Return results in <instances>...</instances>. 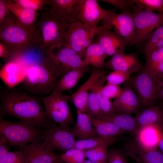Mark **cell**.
<instances>
[{"instance_id":"6da1fadb","label":"cell","mask_w":163,"mask_h":163,"mask_svg":"<svg viewBox=\"0 0 163 163\" xmlns=\"http://www.w3.org/2000/svg\"><path fill=\"white\" fill-rule=\"evenodd\" d=\"M20 88L6 87L0 91V119L4 116L14 117L44 129L54 123L47 117L42 101Z\"/></svg>"},{"instance_id":"7a4b0ae2","label":"cell","mask_w":163,"mask_h":163,"mask_svg":"<svg viewBox=\"0 0 163 163\" xmlns=\"http://www.w3.org/2000/svg\"><path fill=\"white\" fill-rule=\"evenodd\" d=\"M26 69L25 77L19 87L36 95L49 94L70 70L47 55L42 61Z\"/></svg>"},{"instance_id":"3957f363","label":"cell","mask_w":163,"mask_h":163,"mask_svg":"<svg viewBox=\"0 0 163 163\" xmlns=\"http://www.w3.org/2000/svg\"><path fill=\"white\" fill-rule=\"evenodd\" d=\"M73 23L59 16L50 7L42 12L37 21L33 46L43 56L65 43V33Z\"/></svg>"},{"instance_id":"277c9868","label":"cell","mask_w":163,"mask_h":163,"mask_svg":"<svg viewBox=\"0 0 163 163\" xmlns=\"http://www.w3.org/2000/svg\"><path fill=\"white\" fill-rule=\"evenodd\" d=\"M34 34L21 24L11 12L0 25V39L10 53L7 61H15L28 53L33 46Z\"/></svg>"},{"instance_id":"5b68a950","label":"cell","mask_w":163,"mask_h":163,"mask_svg":"<svg viewBox=\"0 0 163 163\" xmlns=\"http://www.w3.org/2000/svg\"><path fill=\"white\" fill-rule=\"evenodd\" d=\"M140 101L142 109L155 105L161 100V80L143 66L128 80Z\"/></svg>"},{"instance_id":"8992f818","label":"cell","mask_w":163,"mask_h":163,"mask_svg":"<svg viewBox=\"0 0 163 163\" xmlns=\"http://www.w3.org/2000/svg\"><path fill=\"white\" fill-rule=\"evenodd\" d=\"M45 131L24 122L0 120V136L9 146L27 145L29 143H42Z\"/></svg>"},{"instance_id":"52a82bcc","label":"cell","mask_w":163,"mask_h":163,"mask_svg":"<svg viewBox=\"0 0 163 163\" xmlns=\"http://www.w3.org/2000/svg\"><path fill=\"white\" fill-rule=\"evenodd\" d=\"M68 95L54 90L42 99L45 113L49 119L53 123L66 129L75 122L68 104Z\"/></svg>"},{"instance_id":"ba28073f","label":"cell","mask_w":163,"mask_h":163,"mask_svg":"<svg viewBox=\"0 0 163 163\" xmlns=\"http://www.w3.org/2000/svg\"><path fill=\"white\" fill-rule=\"evenodd\" d=\"M104 28H106L103 25L91 27L78 21L73 23L65 33V43L82 58L86 49L93 43L95 36Z\"/></svg>"},{"instance_id":"9c48e42d","label":"cell","mask_w":163,"mask_h":163,"mask_svg":"<svg viewBox=\"0 0 163 163\" xmlns=\"http://www.w3.org/2000/svg\"><path fill=\"white\" fill-rule=\"evenodd\" d=\"M102 25L114 31L124 38L128 46L136 45V37L133 12L117 14L110 11L101 20Z\"/></svg>"},{"instance_id":"30bf717a","label":"cell","mask_w":163,"mask_h":163,"mask_svg":"<svg viewBox=\"0 0 163 163\" xmlns=\"http://www.w3.org/2000/svg\"><path fill=\"white\" fill-rule=\"evenodd\" d=\"M132 10L134 15L136 45L140 46L154 29L163 26V13L147 11L136 4Z\"/></svg>"},{"instance_id":"8fae6325","label":"cell","mask_w":163,"mask_h":163,"mask_svg":"<svg viewBox=\"0 0 163 163\" xmlns=\"http://www.w3.org/2000/svg\"><path fill=\"white\" fill-rule=\"evenodd\" d=\"M70 129L55 126L48 129L43 134L42 146L51 152L57 150L66 152L73 148L76 140Z\"/></svg>"},{"instance_id":"7c38bea8","label":"cell","mask_w":163,"mask_h":163,"mask_svg":"<svg viewBox=\"0 0 163 163\" xmlns=\"http://www.w3.org/2000/svg\"><path fill=\"white\" fill-rule=\"evenodd\" d=\"M107 71L102 69L93 67L88 80L75 93L68 95V100L75 106L77 110L88 113L87 101L89 94L94 85Z\"/></svg>"},{"instance_id":"4fadbf2b","label":"cell","mask_w":163,"mask_h":163,"mask_svg":"<svg viewBox=\"0 0 163 163\" xmlns=\"http://www.w3.org/2000/svg\"><path fill=\"white\" fill-rule=\"evenodd\" d=\"M94 43L102 46L107 57L124 53L126 47L128 46L126 40L120 35L105 28L98 32Z\"/></svg>"},{"instance_id":"5bb4252c","label":"cell","mask_w":163,"mask_h":163,"mask_svg":"<svg viewBox=\"0 0 163 163\" xmlns=\"http://www.w3.org/2000/svg\"><path fill=\"white\" fill-rule=\"evenodd\" d=\"M113 104L118 113L137 114L142 109L138 97L128 81L123 83L121 94Z\"/></svg>"},{"instance_id":"9a60e30c","label":"cell","mask_w":163,"mask_h":163,"mask_svg":"<svg viewBox=\"0 0 163 163\" xmlns=\"http://www.w3.org/2000/svg\"><path fill=\"white\" fill-rule=\"evenodd\" d=\"M98 1L80 0L78 10L79 21L91 27H97L98 22L109 11L102 8L98 3Z\"/></svg>"},{"instance_id":"2e32d148","label":"cell","mask_w":163,"mask_h":163,"mask_svg":"<svg viewBox=\"0 0 163 163\" xmlns=\"http://www.w3.org/2000/svg\"><path fill=\"white\" fill-rule=\"evenodd\" d=\"M46 55L53 58L69 70L88 66L82 58L74 50L65 43L54 48Z\"/></svg>"},{"instance_id":"e0dca14e","label":"cell","mask_w":163,"mask_h":163,"mask_svg":"<svg viewBox=\"0 0 163 163\" xmlns=\"http://www.w3.org/2000/svg\"><path fill=\"white\" fill-rule=\"evenodd\" d=\"M161 130L159 126L148 125L139 127L134 135L137 147L144 150L158 149Z\"/></svg>"},{"instance_id":"ac0fdd59","label":"cell","mask_w":163,"mask_h":163,"mask_svg":"<svg viewBox=\"0 0 163 163\" xmlns=\"http://www.w3.org/2000/svg\"><path fill=\"white\" fill-rule=\"evenodd\" d=\"M142 66L137 55L135 52L114 55L104 65L107 69L126 72L130 75L139 71Z\"/></svg>"},{"instance_id":"d6986e66","label":"cell","mask_w":163,"mask_h":163,"mask_svg":"<svg viewBox=\"0 0 163 163\" xmlns=\"http://www.w3.org/2000/svg\"><path fill=\"white\" fill-rule=\"evenodd\" d=\"M20 151L27 163H54L57 156L45 149L42 143L34 142L21 146Z\"/></svg>"},{"instance_id":"ffe728a7","label":"cell","mask_w":163,"mask_h":163,"mask_svg":"<svg viewBox=\"0 0 163 163\" xmlns=\"http://www.w3.org/2000/svg\"><path fill=\"white\" fill-rule=\"evenodd\" d=\"M26 74V69L19 63L13 61L5 63L0 71V77L3 82L9 88H14L21 84Z\"/></svg>"},{"instance_id":"44dd1931","label":"cell","mask_w":163,"mask_h":163,"mask_svg":"<svg viewBox=\"0 0 163 163\" xmlns=\"http://www.w3.org/2000/svg\"><path fill=\"white\" fill-rule=\"evenodd\" d=\"M6 4L10 11L20 23L35 34L37 11L23 7L12 0H7Z\"/></svg>"},{"instance_id":"7402d4cb","label":"cell","mask_w":163,"mask_h":163,"mask_svg":"<svg viewBox=\"0 0 163 163\" xmlns=\"http://www.w3.org/2000/svg\"><path fill=\"white\" fill-rule=\"evenodd\" d=\"M80 0H50L49 5L60 16L72 23L79 21Z\"/></svg>"},{"instance_id":"603a6c76","label":"cell","mask_w":163,"mask_h":163,"mask_svg":"<svg viewBox=\"0 0 163 163\" xmlns=\"http://www.w3.org/2000/svg\"><path fill=\"white\" fill-rule=\"evenodd\" d=\"M77 122L70 131L78 140L87 139L98 136L91 121V117L86 113L77 110Z\"/></svg>"},{"instance_id":"cb8c5ba5","label":"cell","mask_w":163,"mask_h":163,"mask_svg":"<svg viewBox=\"0 0 163 163\" xmlns=\"http://www.w3.org/2000/svg\"><path fill=\"white\" fill-rule=\"evenodd\" d=\"M126 147L125 154L142 163H163V153L158 149L142 150L133 143H130Z\"/></svg>"},{"instance_id":"d4e9b609","label":"cell","mask_w":163,"mask_h":163,"mask_svg":"<svg viewBox=\"0 0 163 163\" xmlns=\"http://www.w3.org/2000/svg\"><path fill=\"white\" fill-rule=\"evenodd\" d=\"M135 118L138 128L148 125L160 126L163 122V112L157 106H150L142 109Z\"/></svg>"},{"instance_id":"484cf974","label":"cell","mask_w":163,"mask_h":163,"mask_svg":"<svg viewBox=\"0 0 163 163\" xmlns=\"http://www.w3.org/2000/svg\"><path fill=\"white\" fill-rule=\"evenodd\" d=\"M107 56L104 49L101 44L94 43L86 49L83 60L86 65L103 69L105 64V60Z\"/></svg>"},{"instance_id":"4316f807","label":"cell","mask_w":163,"mask_h":163,"mask_svg":"<svg viewBox=\"0 0 163 163\" xmlns=\"http://www.w3.org/2000/svg\"><path fill=\"white\" fill-rule=\"evenodd\" d=\"M91 118L92 125L98 136L116 137L126 132L111 121L97 117Z\"/></svg>"},{"instance_id":"83f0119b","label":"cell","mask_w":163,"mask_h":163,"mask_svg":"<svg viewBox=\"0 0 163 163\" xmlns=\"http://www.w3.org/2000/svg\"><path fill=\"white\" fill-rule=\"evenodd\" d=\"M97 117L113 123L122 129L133 135L138 129L135 117L130 114L118 112L110 116Z\"/></svg>"},{"instance_id":"f1b7e54d","label":"cell","mask_w":163,"mask_h":163,"mask_svg":"<svg viewBox=\"0 0 163 163\" xmlns=\"http://www.w3.org/2000/svg\"><path fill=\"white\" fill-rule=\"evenodd\" d=\"M88 67L85 66L67 72L59 80L54 90L62 93L74 87L87 69Z\"/></svg>"},{"instance_id":"f546056e","label":"cell","mask_w":163,"mask_h":163,"mask_svg":"<svg viewBox=\"0 0 163 163\" xmlns=\"http://www.w3.org/2000/svg\"><path fill=\"white\" fill-rule=\"evenodd\" d=\"M106 76L105 75L100 77L94 86L100 104L101 115L100 116H109L118 113L113 106V102L104 96L101 91V88L106 81Z\"/></svg>"},{"instance_id":"4dcf8cb0","label":"cell","mask_w":163,"mask_h":163,"mask_svg":"<svg viewBox=\"0 0 163 163\" xmlns=\"http://www.w3.org/2000/svg\"><path fill=\"white\" fill-rule=\"evenodd\" d=\"M117 136L105 137L98 136L87 139L76 140L73 148L85 150L101 145L109 146L118 141Z\"/></svg>"},{"instance_id":"1f68e13d","label":"cell","mask_w":163,"mask_h":163,"mask_svg":"<svg viewBox=\"0 0 163 163\" xmlns=\"http://www.w3.org/2000/svg\"><path fill=\"white\" fill-rule=\"evenodd\" d=\"M108 147L101 145L85 150L86 157L93 161L107 163L109 155Z\"/></svg>"},{"instance_id":"d6a6232c","label":"cell","mask_w":163,"mask_h":163,"mask_svg":"<svg viewBox=\"0 0 163 163\" xmlns=\"http://www.w3.org/2000/svg\"><path fill=\"white\" fill-rule=\"evenodd\" d=\"M60 157L62 161L66 163H83L86 158L85 150L75 148L67 150Z\"/></svg>"},{"instance_id":"836d02e7","label":"cell","mask_w":163,"mask_h":163,"mask_svg":"<svg viewBox=\"0 0 163 163\" xmlns=\"http://www.w3.org/2000/svg\"><path fill=\"white\" fill-rule=\"evenodd\" d=\"M94 86L89 94L87 101V113L91 117L100 116L101 115L100 102Z\"/></svg>"},{"instance_id":"e575fe53","label":"cell","mask_w":163,"mask_h":163,"mask_svg":"<svg viewBox=\"0 0 163 163\" xmlns=\"http://www.w3.org/2000/svg\"><path fill=\"white\" fill-rule=\"evenodd\" d=\"M135 3L151 12L157 11L163 13V0H134Z\"/></svg>"},{"instance_id":"d590c367","label":"cell","mask_w":163,"mask_h":163,"mask_svg":"<svg viewBox=\"0 0 163 163\" xmlns=\"http://www.w3.org/2000/svg\"><path fill=\"white\" fill-rule=\"evenodd\" d=\"M130 75L129 73L126 72L113 71L106 76V80L107 84L119 85L128 81Z\"/></svg>"},{"instance_id":"8d00e7d4","label":"cell","mask_w":163,"mask_h":163,"mask_svg":"<svg viewBox=\"0 0 163 163\" xmlns=\"http://www.w3.org/2000/svg\"><path fill=\"white\" fill-rule=\"evenodd\" d=\"M146 61L144 66L151 67L163 60V48L145 52Z\"/></svg>"},{"instance_id":"74e56055","label":"cell","mask_w":163,"mask_h":163,"mask_svg":"<svg viewBox=\"0 0 163 163\" xmlns=\"http://www.w3.org/2000/svg\"><path fill=\"white\" fill-rule=\"evenodd\" d=\"M16 3L26 8L37 11L43 9L50 0H12Z\"/></svg>"},{"instance_id":"f35d334b","label":"cell","mask_w":163,"mask_h":163,"mask_svg":"<svg viewBox=\"0 0 163 163\" xmlns=\"http://www.w3.org/2000/svg\"><path fill=\"white\" fill-rule=\"evenodd\" d=\"M100 1L113 5L119 10L120 13L133 12V8L136 4L134 0H103Z\"/></svg>"},{"instance_id":"ab89813d","label":"cell","mask_w":163,"mask_h":163,"mask_svg":"<svg viewBox=\"0 0 163 163\" xmlns=\"http://www.w3.org/2000/svg\"><path fill=\"white\" fill-rule=\"evenodd\" d=\"M101 91L103 94L108 99L116 98L121 94L122 88L119 85L107 84L103 86Z\"/></svg>"},{"instance_id":"60d3db41","label":"cell","mask_w":163,"mask_h":163,"mask_svg":"<svg viewBox=\"0 0 163 163\" xmlns=\"http://www.w3.org/2000/svg\"><path fill=\"white\" fill-rule=\"evenodd\" d=\"M162 38H163V26L151 33L146 38L142 44L145 45V47L152 44Z\"/></svg>"},{"instance_id":"b9f144b4","label":"cell","mask_w":163,"mask_h":163,"mask_svg":"<svg viewBox=\"0 0 163 163\" xmlns=\"http://www.w3.org/2000/svg\"><path fill=\"white\" fill-rule=\"evenodd\" d=\"M124 153L120 150L113 149L109 152L107 163H128Z\"/></svg>"},{"instance_id":"7bdbcfd3","label":"cell","mask_w":163,"mask_h":163,"mask_svg":"<svg viewBox=\"0 0 163 163\" xmlns=\"http://www.w3.org/2000/svg\"><path fill=\"white\" fill-rule=\"evenodd\" d=\"M5 163H27L23 153L20 151L9 152Z\"/></svg>"},{"instance_id":"ee69618b","label":"cell","mask_w":163,"mask_h":163,"mask_svg":"<svg viewBox=\"0 0 163 163\" xmlns=\"http://www.w3.org/2000/svg\"><path fill=\"white\" fill-rule=\"evenodd\" d=\"M8 145L5 139L0 136V163H5L7 158Z\"/></svg>"},{"instance_id":"f6af8a7d","label":"cell","mask_w":163,"mask_h":163,"mask_svg":"<svg viewBox=\"0 0 163 163\" xmlns=\"http://www.w3.org/2000/svg\"><path fill=\"white\" fill-rule=\"evenodd\" d=\"M6 0H0V25L4 22L11 14L6 5Z\"/></svg>"},{"instance_id":"bcb514c9","label":"cell","mask_w":163,"mask_h":163,"mask_svg":"<svg viewBox=\"0 0 163 163\" xmlns=\"http://www.w3.org/2000/svg\"><path fill=\"white\" fill-rule=\"evenodd\" d=\"M10 53L7 46L1 41L0 42V57L2 58L6 62L10 56Z\"/></svg>"},{"instance_id":"7dc6e473","label":"cell","mask_w":163,"mask_h":163,"mask_svg":"<svg viewBox=\"0 0 163 163\" xmlns=\"http://www.w3.org/2000/svg\"><path fill=\"white\" fill-rule=\"evenodd\" d=\"M161 48H163V38L152 44L145 47L144 52Z\"/></svg>"},{"instance_id":"c3c4849f","label":"cell","mask_w":163,"mask_h":163,"mask_svg":"<svg viewBox=\"0 0 163 163\" xmlns=\"http://www.w3.org/2000/svg\"><path fill=\"white\" fill-rule=\"evenodd\" d=\"M158 148L159 150L163 153V132L162 131L158 142Z\"/></svg>"},{"instance_id":"681fc988","label":"cell","mask_w":163,"mask_h":163,"mask_svg":"<svg viewBox=\"0 0 163 163\" xmlns=\"http://www.w3.org/2000/svg\"><path fill=\"white\" fill-rule=\"evenodd\" d=\"M161 100L163 104V78L161 80Z\"/></svg>"},{"instance_id":"f907efd6","label":"cell","mask_w":163,"mask_h":163,"mask_svg":"<svg viewBox=\"0 0 163 163\" xmlns=\"http://www.w3.org/2000/svg\"><path fill=\"white\" fill-rule=\"evenodd\" d=\"M54 163H64L60 158V156H57L56 158Z\"/></svg>"},{"instance_id":"816d5d0a","label":"cell","mask_w":163,"mask_h":163,"mask_svg":"<svg viewBox=\"0 0 163 163\" xmlns=\"http://www.w3.org/2000/svg\"><path fill=\"white\" fill-rule=\"evenodd\" d=\"M83 163H101L93 161L90 160H85Z\"/></svg>"},{"instance_id":"f5cc1de1","label":"cell","mask_w":163,"mask_h":163,"mask_svg":"<svg viewBox=\"0 0 163 163\" xmlns=\"http://www.w3.org/2000/svg\"><path fill=\"white\" fill-rule=\"evenodd\" d=\"M160 129L163 132V122L159 126Z\"/></svg>"},{"instance_id":"db71d44e","label":"cell","mask_w":163,"mask_h":163,"mask_svg":"<svg viewBox=\"0 0 163 163\" xmlns=\"http://www.w3.org/2000/svg\"><path fill=\"white\" fill-rule=\"evenodd\" d=\"M161 110H162V111L163 112V107H162V108L161 109Z\"/></svg>"}]
</instances>
